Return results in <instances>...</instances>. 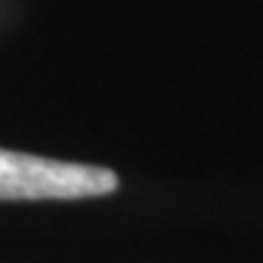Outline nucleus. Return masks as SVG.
<instances>
[{
	"mask_svg": "<svg viewBox=\"0 0 263 263\" xmlns=\"http://www.w3.org/2000/svg\"><path fill=\"white\" fill-rule=\"evenodd\" d=\"M117 184V173L108 167L0 149V202L108 196Z\"/></svg>",
	"mask_w": 263,
	"mask_h": 263,
	"instance_id": "nucleus-1",
	"label": "nucleus"
}]
</instances>
